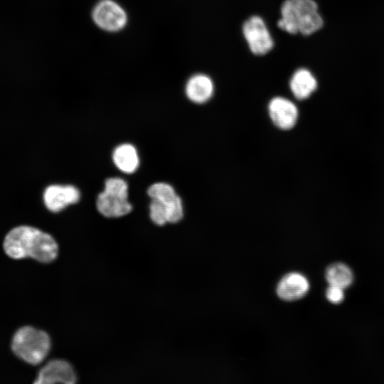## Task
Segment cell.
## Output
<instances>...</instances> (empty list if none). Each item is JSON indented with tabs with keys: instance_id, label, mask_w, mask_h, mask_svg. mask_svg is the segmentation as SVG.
Returning <instances> with one entry per match:
<instances>
[{
	"instance_id": "5bb4252c",
	"label": "cell",
	"mask_w": 384,
	"mask_h": 384,
	"mask_svg": "<svg viewBox=\"0 0 384 384\" xmlns=\"http://www.w3.org/2000/svg\"><path fill=\"white\" fill-rule=\"evenodd\" d=\"M290 89L298 100L308 98L316 89L317 81L313 74L306 68H299L293 74Z\"/></svg>"
},
{
	"instance_id": "52a82bcc",
	"label": "cell",
	"mask_w": 384,
	"mask_h": 384,
	"mask_svg": "<svg viewBox=\"0 0 384 384\" xmlns=\"http://www.w3.org/2000/svg\"><path fill=\"white\" fill-rule=\"evenodd\" d=\"M242 31L250 49L255 55H265L273 47L272 36L262 18L254 16L243 24Z\"/></svg>"
},
{
	"instance_id": "3957f363",
	"label": "cell",
	"mask_w": 384,
	"mask_h": 384,
	"mask_svg": "<svg viewBox=\"0 0 384 384\" xmlns=\"http://www.w3.org/2000/svg\"><path fill=\"white\" fill-rule=\"evenodd\" d=\"M147 194L151 198L149 216L154 223L164 225L182 219V201L171 185L164 182L154 183L147 189Z\"/></svg>"
},
{
	"instance_id": "4fadbf2b",
	"label": "cell",
	"mask_w": 384,
	"mask_h": 384,
	"mask_svg": "<svg viewBox=\"0 0 384 384\" xmlns=\"http://www.w3.org/2000/svg\"><path fill=\"white\" fill-rule=\"evenodd\" d=\"M112 161L123 173L133 174L139 166V156L135 146L125 143L118 145L112 152Z\"/></svg>"
},
{
	"instance_id": "ba28073f",
	"label": "cell",
	"mask_w": 384,
	"mask_h": 384,
	"mask_svg": "<svg viewBox=\"0 0 384 384\" xmlns=\"http://www.w3.org/2000/svg\"><path fill=\"white\" fill-rule=\"evenodd\" d=\"M80 198V191L73 185L52 184L48 186L43 193L44 206L53 213L60 212L67 206L77 203Z\"/></svg>"
},
{
	"instance_id": "277c9868",
	"label": "cell",
	"mask_w": 384,
	"mask_h": 384,
	"mask_svg": "<svg viewBox=\"0 0 384 384\" xmlns=\"http://www.w3.org/2000/svg\"><path fill=\"white\" fill-rule=\"evenodd\" d=\"M50 345V339L46 332L26 326L15 332L11 347L14 353L22 361L38 365L48 356Z\"/></svg>"
},
{
	"instance_id": "6da1fadb",
	"label": "cell",
	"mask_w": 384,
	"mask_h": 384,
	"mask_svg": "<svg viewBox=\"0 0 384 384\" xmlns=\"http://www.w3.org/2000/svg\"><path fill=\"white\" fill-rule=\"evenodd\" d=\"M3 247L12 259L31 257L44 263L53 261L58 253V244L50 235L26 225L10 230L4 238Z\"/></svg>"
},
{
	"instance_id": "9a60e30c",
	"label": "cell",
	"mask_w": 384,
	"mask_h": 384,
	"mask_svg": "<svg viewBox=\"0 0 384 384\" xmlns=\"http://www.w3.org/2000/svg\"><path fill=\"white\" fill-rule=\"evenodd\" d=\"M325 277L329 285L346 289L351 286L353 281L351 270L345 264L334 263L328 267Z\"/></svg>"
},
{
	"instance_id": "7a4b0ae2",
	"label": "cell",
	"mask_w": 384,
	"mask_h": 384,
	"mask_svg": "<svg viewBox=\"0 0 384 384\" xmlns=\"http://www.w3.org/2000/svg\"><path fill=\"white\" fill-rule=\"evenodd\" d=\"M281 16L278 26L291 34L311 35L324 24L318 5L314 0H286L281 7Z\"/></svg>"
},
{
	"instance_id": "30bf717a",
	"label": "cell",
	"mask_w": 384,
	"mask_h": 384,
	"mask_svg": "<svg viewBox=\"0 0 384 384\" xmlns=\"http://www.w3.org/2000/svg\"><path fill=\"white\" fill-rule=\"evenodd\" d=\"M270 117L273 123L279 129H292L298 119V109L291 100L276 97L271 100L268 105Z\"/></svg>"
},
{
	"instance_id": "2e32d148",
	"label": "cell",
	"mask_w": 384,
	"mask_h": 384,
	"mask_svg": "<svg viewBox=\"0 0 384 384\" xmlns=\"http://www.w3.org/2000/svg\"><path fill=\"white\" fill-rule=\"evenodd\" d=\"M343 290L341 287L329 285L326 292V299L332 304H338L344 299Z\"/></svg>"
},
{
	"instance_id": "7c38bea8",
	"label": "cell",
	"mask_w": 384,
	"mask_h": 384,
	"mask_svg": "<svg viewBox=\"0 0 384 384\" xmlns=\"http://www.w3.org/2000/svg\"><path fill=\"white\" fill-rule=\"evenodd\" d=\"M214 85L212 80L203 74H196L187 81L185 92L191 102L202 104L207 102L213 95Z\"/></svg>"
},
{
	"instance_id": "8fae6325",
	"label": "cell",
	"mask_w": 384,
	"mask_h": 384,
	"mask_svg": "<svg viewBox=\"0 0 384 384\" xmlns=\"http://www.w3.org/2000/svg\"><path fill=\"white\" fill-rule=\"evenodd\" d=\"M309 289V283L302 274L297 272L285 275L279 282L277 293L279 298L294 301L302 298Z\"/></svg>"
},
{
	"instance_id": "9c48e42d",
	"label": "cell",
	"mask_w": 384,
	"mask_h": 384,
	"mask_svg": "<svg viewBox=\"0 0 384 384\" xmlns=\"http://www.w3.org/2000/svg\"><path fill=\"white\" fill-rule=\"evenodd\" d=\"M76 375L72 366L66 361L55 359L47 363L38 372L36 384H73Z\"/></svg>"
},
{
	"instance_id": "5b68a950",
	"label": "cell",
	"mask_w": 384,
	"mask_h": 384,
	"mask_svg": "<svg viewBox=\"0 0 384 384\" xmlns=\"http://www.w3.org/2000/svg\"><path fill=\"white\" fill-rule=\"evenodd\" d=\"M96 207L107 218H119L129 213L132 206L128 200L127 181L119 177L107 178L104 190L97 196Z\"/></svg>"
},
{
	"instance_id": "8992f818",
	"label": "cell",
	"mask_w": 384,
	"mask_h": 384,
	"mask_svg": "<svg viewBox=\"0 0 384 384\" xmlns=\"http://www.w3.org/2000/svg\"><path fill=\"white\" fill-rule=\"evenodd\" d=\"M91 16L99 28L110 33L122 31L128 22L126 11L114 0H100L94 6Z\"/></svg>"
}]
</instances>
